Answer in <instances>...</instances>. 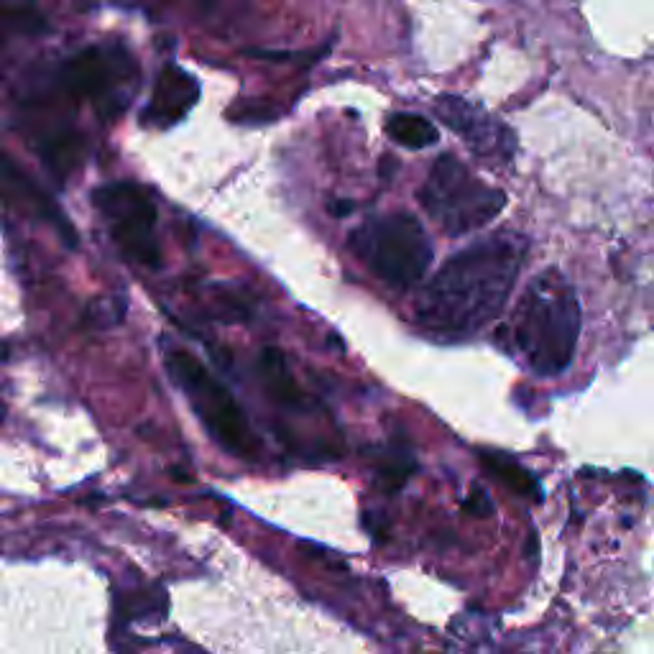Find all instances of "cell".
<instances>
[{
	"instance_id": "cell-6",
	"label": "cell",
	"mask_w": 654,
	"mask_h": 654,
	"mask_svg": "<svg viewBox=\"0 0 654 654\" xmlns=\"http://www.w3.org/2000/svg\"><path fill=\"white\" fill-rule=\"evenodd\" d=\"M92 200L108 223L113 241L128 259L149 269H159L156 207L149 192L136 182H110L95 190Z\"/></svg>"
},
{
	"instance_id": "cell-14",
	"label": "cell",
	"mask_w": 654,
	"mask_h": 654,
	"mask_svg": "<svg viewBox=\"0 0 654 654\" xmlns=\"http://www.w3.org/2000/svg\"><path fill=\"white\" fill-rule=\"evenodd\" d=\"M465 506H468L473 514H491V501H488L486 491H476L471 499H465Z\"/></svg>"
},
{
	"instance_id": "cell-3",
	"label": "cell",
	"mask_w": 654,
	"mask_h": 654,
	"mask_svg": "<svg viewBox=\"0 0 654 654\" xmlns=\"http://www.w3.org/2000/svg\"><path fill=\"white\" fill-rule=\"evenodd\" d=\"M348 248L368 274L391 289L417 287L435 259L425 225L404 210L363 220L350 230Z\"/></svg>"
},
{
	"instance_id": "cell-7",
	"label": "cell",
	"mask_w": 654,
	"mask_h": 654,
	"mask_svg": "<svg viewBox=\"0 0 654 654\" xmlns=\"http://www.w3.org/2000/svg\"><path fill=\"white\" fill-rule=\"evenodd\" d=\"M435 113L448 128L463 136L465 146L476 156L496 161H509L517 151V138L504 123L494 121L478 105L458 98V95H442L435 100Z\"/></svg>"
},
{
	"instance_id": "cell-11",
	"label": "cell",
	"mask_w": 654,
	"mask_h": 654,
	"mask_svg": "<svg viewBox=\"0 0 654 654\" xmlns=\"http://www.w3.org/2000/svg\"><path fill=\"white\" fill-rule=\"evenodd\" d=\"M259 366L264 386L269 389V394L274 396L276 402L284 404V407H305V394H302L299 384L294 381L292 373H289L284 356L279 350L266 348L264 353H261Z\"/></svg>"
},
{
	"instance_id": "cell-4",
	"label": "cell",
	"mask_w": 654,
	"mask_h": 654,
	"mask_svg": "<svg viewBox=\"0 0 654 654\" xmlns=\"http://www.w3.org/2000/svg\"><path fill=\"white\" fill-rule=\"evenodd\" d=\"M419 205L445 236L460 238L494 223L506 207V195L478 179L458 156L442 154L419 187Z\"/></svg>"
},
{
	"instance_id": "cell-10",
	"label": "cell",
	"mask_w": 654,
	"mask_h": 654,
	"mask_svg": "<svg viewBox=\"0 0 654 654\" xmlns=\"http://www.w3.org/2000/svg\"><path fill=\"white\" fill-rule=\"evenodd\" d=\"M197 98H200L197 82L192 80L184 69H179L177 64H169V67L161 69V75L154 87V95H151V103L141 121H144L146 126L156 128L174 126V123H179L184 115L190 113V108L197 103Z\"/></svg>"
},
{
	"instance_id": "cell-5",
	"label": "cell",
	"mask_w": 654,
	"mask_h": 654,
	"mask_svg": "<svg viewBox=\"0 0 654 654\" xmlns=\"http://www.w3.org/2000/svg\"><path fill=\"white\" fill-rule=\"evenodd\" d=\"M164 361H167L172 379L182 386L184 394L190 396L192 407L200 414L210 435L228 453L253 458L256 450H259V442L253 437L248 419L243 417L233 394L187 350H167Z\"/></svg>"
},
{
	"instance_id": "cell-1",
	"label": "cell",
	"mask_w": 654,
	"mask_h": 654,
	"mask_svg": "<svg viewBox=\"0 0 654 654\" xmlns=\"http://www.w3.org/2000/svg\"><path fill=\"white\" fill-rule=\"evenodd\" d=\"M527 259V238L499 230L453 253L419 292L414 320L427 338L458 343L501 315Z\"/></svg>"
},
{
	"instance_id": "cell-12",
	"label": "cell",
	"mask_w": 654,
	"mask_h": 654,
	"mask_svg": "<svg viewBox=\"0 0 654 654\" xmlns=\"http://www.w3.org/2000/svg\"><path fill=\"white\" fill-rule=\"evenodd\" d=\"M386 133L404 149H427L440 141V131L425 115L417 113H394L386 121Z\"/></svg>"
},
{
	"instance_id": "cell-2",
	"label": "cell",
	"mask_w": 654,
	"mask_h": 654,
	"mask_svg": "<svg viewBox=\"0 0 654 654\" xmlns=\"http://www.w3.org/2000/svg\"><path fill=\"white\" fill-rule=\"evenodd\" d=\"M580 302L573 284L557 269L537 274L524 289L506 333L519 361L540 379L568 371L580 340Z\"/></svg>"
},
{
	"instance_id": "cell-9",
	"label": "cell",
	"mask_w": 654,
	"mask_h": 654,
	"mask_svg": "<svg viewBox=\"0 0 654 654\" xmlns=\"http://www.w3.org/2000/svg\"><path fill=\"white\" fill-rule=\"evenodd\" d=\"M0 192H3V197H6L11 205H16L21 213L57 228V233L67 241V246L75 248L77 233L75 228H72V223L67 220V215L59 213V207L54 205L52 197L46 195L39 184L23 172V169H18L11 159H0Z\"/></svg>"
},
{
	"instance_id": "cell-13",
	"label": "cell",
	"mask_w": 654,
	"mask_h": 654,
	"mask_svg": "<svg viewBox=\"0 0 654 654\" xmlns=\"http://www.w3.org/2000/svg\"><path fill=\"white\" fill-rule=\"evenodd\" d=\"M481 460L488 465V471L494 473L499 481H504L511 491H517V494H522V496H529V499H534V501L542 499L540 483L534 481L532 473H529L527 468H522L517 460L506 458V455H501V453H481Z\"/></svg>"
},
{
	"instance_id": "cell-8",
	"label": "cell",
	"mask_w": 654,
	"mask_h": 654,
	"mask_svg": "<svg viewBox=\"0 0 654 654\" xmlns=\"http://www.w3.org/2000/svg\"><path fill=\"white\" fill-rule=\"evenodd\" d=\"M121 72L118 64L103 54L100 49H87L77 54L64 69V85L77 98L92 100L98 105L100 115H115L126 105V98H121Z\"/></svg>"
}]
</instances>
